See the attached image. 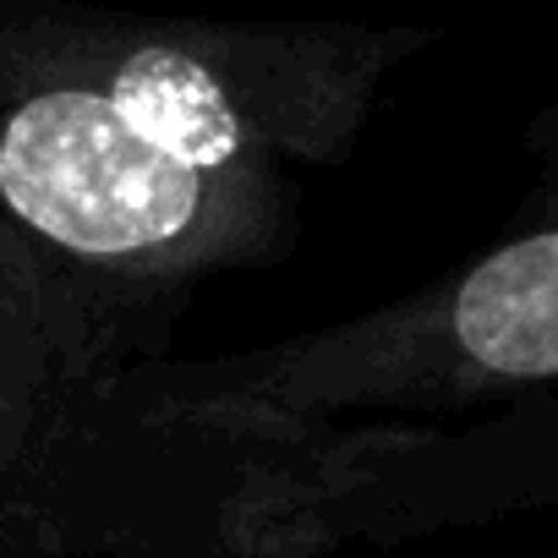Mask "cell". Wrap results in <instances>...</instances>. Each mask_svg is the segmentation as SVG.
Returning a JSON list of instances; mask_svg holds the SVG:
<instances>
[{"mask_svg": "<svg viewBox=\"0 0 558 558\" xmlns=\"http://www.w3.org/2000/svg\"><path fill=\"white\" fill-rule=\"evenodd\" d=\"M395 39L0 7V286L126 378L197 279L291 246Z\"/></svg>", "mask_w": 558, "mask_h": 558, "instance_id": "1", "label": "cell"}, {"mask_svg": "<svg viewBox=\"0 0 558 558\" xmlns=\"http://www.w3.org/2000/svg\"><path fill=\"white\" fill-rule=\"evenodd\" d=\"M126 378L99 373L28 296L0 286V558H56L66 411L110 400Z\"/></svg>", "mask_w": 558, "mask_h": 558, "instance_id": "2", "label": "cell"}]
</instances>
